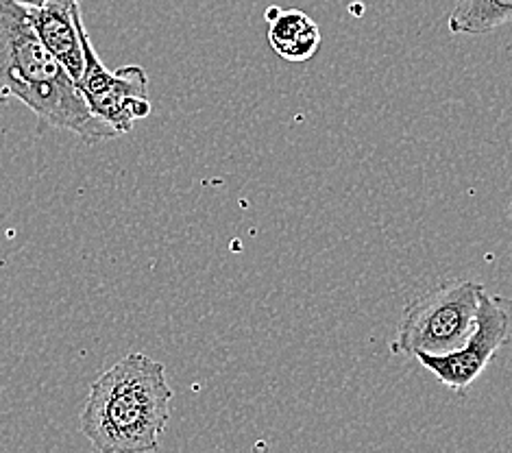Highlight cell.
Segmentation results:
<instances>
[{
  "label": "cell",
  "mask_w": 512,
  "mask_h": 453,
  "mask_svg": "<svg viewBox=\"0 0 512 453\" xmlns=\"http://www.w3.org/2000/svg\"><path fill=\"white\" fill-rule=\"evenodd\" d=\"M18 99L51 127L72 131L85 144L118 138L92 114L75 79L48 53L18 0H0V105Z\"/></svg>",
  "instance_id": "cell-1"
},
{
  "label": "cell",
  "mask_w": 512,
  "mask_h": 453,
  "mask_svg": "<svg viewBox=\"0 0 512 453\" xmlns=\"http://www.w3.org/2000/svg\"><path fill=\"white\" fill-rule=\"evenodd\" d=\"M170 401L164 364L131 351L94 379L81 432L99 453H153L170 419Z\"/></svg>",
  "instance_id": "cell-2"
},
{
  "label": "cell",
  "mask_w": 512,
  "mask_h": 453,
  "mask_svg": "<svg viewBox=\"0 0 512 453\" xmlns=\"http://www.w3.org/2000/svg\"><path fill=\"white\" fill-rule=\"evenodd\" d=\"M484 286L471 279H451L412 299L397 327L395 353L445 355L460 349L473 332Z\"/></svg>",
  "instance_id": "cell-3"
},
{
  "label": "cell",
  "mask_w": 512,
  "mask_h": 453,
  "mask_svg": "<svg viewBox=\"0 0 512 453\" xmlns=\"http://www.w3.org/2000/svg\"><path fill=\"white\" fill-rule=\"evenodd\" d=\"M83 53L85 70L77 88L96 118L107 122L118 136H123L138 120L151 116L149 77L142 66L131 64L118 70L105 68L88 38V31H83Z\"/></svg>",
  "instance_id": "cell-4"
},
{
  "label": "cell",
  "mask_w": 512,
  "mask_h": 453,
  "mask_svg": "<svg viewBox=\"0 0 512 453\" xmlns=\"http://www.w3.org/2000/svg\"><path fill=\"white\" fill-rule=\"evenodd\" d=\"M508 329L510 314L502 301L482 292L473 332L465 345L445 355H417V360L438 382L456 390V393H462L484 373L486 366L495 358V353L506 345Z\"/></svg>",
  "instance_id": "cell-5"
},
{
  "label": "cell",
  "mask_w": 512,
  "mask_h": 453,
  "mask_svg": "<svg viewBox=\"0 0 512 453\" xmlns=\"http://www.w3.org/2000/svg\"><path fill=\"white\" fill-rule=\"evenodd\" d=\"M27 11L48 53L79 83L85 70L81 0H48L42 7H27Z\"/></svg>",
  "instance_id": "cell-6"
},
{
  "label": "cell",
  "mask_w": 512,
  "mask_h": 453,
  "mask_svg": "<svg viewBox=\"0 0 512 453\" xmlns=\"http://www.w3.org/2000/svg\"><path fill=\"white\" fill-rule=\"evenodd\" d=\"M268 44L292 64H303L316 55L321 46V29L306 11L271 7L266 11Z\"/></svg>",
  "instance_id": "cell-7"
},
{
  "label": "cell",
  "mask_w": 512,
  "mask_h": 453,
  "mask_svg": "<svg viewBox=\"0 0 512 453\" xmlns=\"http://www.w3.org/2000/svg\"><path fill=\"white\" fill-rule=\"evenodd\" d=\"M512 22V0H458L447 27L454 35H486Z\"/></svg>",
  "instance_id": "cell-8"
},
{
  "label": "cell",
  "mask_w": 512,
  "mask_h": 453,
  "mask_svg": "<svg viewBox=\"0 0 512 453\" xmlns=\"http://www.w3.org/2000/svg\"><path fill=\"white\" fill-rule=\"evenodd\" d=\"M18 3L22 7H42V5L48 3V0H18Z\"/></svg>",
  "instance_id": "cell-9"
},
{
  "label": "cell",
  "mask_w": 512,
  "mask_h": 453,
  "mask_svg": "<svg viewBox=\"0 0 512 453\" xmlns=\"http://www.w3.org/2000/svg\"><path fill=\"white\" fill-rule=\"evenodd\" d=\"M510 218H512V203H510Z\"/></svg>",
  "instance_id": "cell-10"
}]
</instances>
